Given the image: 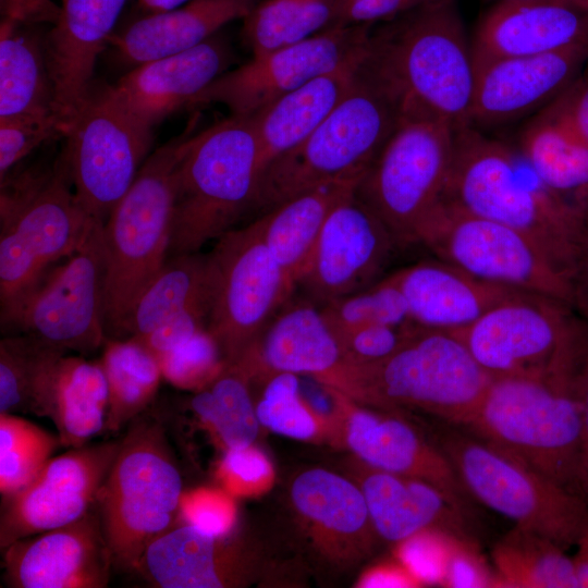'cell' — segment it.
Instances as JSON below:
<instances>
[{"instance_id": "obj_1", "label": "cell", "mask_w": 588, "mask_h": 588, "mask_svg": "<svg viewBox=\"0 0 588 588\" xmlns=\"http://www.w3.org/2000/svg\"><path fill=\"white\" fill-rule=\"evenodd\" d=\"M441 200L526 234L571 281L585 220L548 188L517 147L473 125L457 130Z\"/></svg>"}, {"instance_id": "obj_2", "label": "cell", "mask_w": 588, "mask_h": 588, "mask_svg": "<svg viewBox=\"0 0 588 588\" xmlns=\"http://www.w3.org/2000/svg\"><path fill=\"white\" fill-rule=\"evenodd\" d=\"M403 110L401 95L366 53L347 94L326 120L261 171L250 220L321 184L359 182Z\"/></svg>"}, {"instance_id": "obj_3", "label": "cell", "mask_w": 588, "mask_h": 588, "mask_svg": "<svg viewBox=\"0 0 588 588\" xmlns=\"http://www.w3.org/2000/svg\"><path fill=\"white\" fill-rule=\"evenodd\" d=\"M578 358L550 376L492 378L460 427L580 495Z\"/></svg>"}, {"instance_id": "obj_4", "label": "cell", "mask_w": 588, "mask_h": 588, "mask_svg": "<svg viewBox=\"0 0 588 588\" xmlns=\"http://www.w3.org/2000/svg\"><path fill=\"white\" fill-rule=\"evenodd\" d=\"M367 57L404 106L456 131L471 125L476 70L456 0H443L370 29Z\"/></svg>"}, {"instance_id": "obj_5", "label": "cell", "mask_w": 588, "mask_h": 588, "mask_svg": "<svg viewBox=\"0 0 588 588\" xmlns=\"http://www.w3.org/2000/svg\"><path fill=\"white\" fill-rule=\"evenodd\" d=\"M192 127L156 149L103 223L105 330L124 339L132 309L169 254L177 173Z\"/></svg>"}, {"instance_id": "obj_6", "label": "cell", "mask_w": 588, "mask_h": 588, "mask_svg": "<svg viewBox=\"0 0 588 588\" xmlns=\"http://www.w3.org/2000/svg\"><path fill=\"white\" fill-rule=\"evenodd\" d=\"M259 155L253 117L231 115L192 135L177 173L168 257L198 253L250 216Z\"/></svg>"}, {"instance_id": "obj_7", "label": "cell", "mask_w": 588, "mask_h": 588, "mask_svg": "<svg viewBox=\"0 0 588 588\" xmlns=\"http://www.w3.org/2000/svg\"><path fill=\"white\" fill-rule=\"evenodd\" d=\"M182 495L166 427L142 414L121 438L96 502L115 571L133 573L148 546L176 525Z\"/></svg>"}, {"instance_id": "obj_8", "label": "cell", "mask_w": 588, "mask_h": 588, "mask_svg": "<svg viewBox=\"0 0 588 588\" xmlns=\"http://www.w3.org/2000/svg\"><path fill=\"white\" fill-rule=\"evenodd\" d=\"M491 379L453 332L417 327L389 357L354 364L352 400L381 409L416 408L461 426Z\"/></svg>"}, {"instance_id": "obj_9", "label": "cell", "mask_w": 588, "mask_h": 588, "mask_svg": "<svg viewBox=\"0 0 588 588\" xmlns=\"http://www.w3.org/2000/svg\"><path fill=\"white\" fill-rule=\"evenodd\" d=\"M469 497L564 549L588 532V502L499 448L443 421L434 438Z\"/></svg>"}, {"instance_id": "obj_10", "label": "cell", "mask_w": 588, "mask_h": 588, "mask_svg": "<svg viewBox=\"0 0 588 588\" xmlns=\"http://www.w3.org/2000/svg\"><path fill=\"white\" fill-rule=\"evenodd\" d=\"M456 130L421 109L404 106L355 195L389 228L399 245L415 244L418 228L441 201L455 154Z\"/></svg>"}, {"instance_id": "obj_11", "label": "cell", "mask_w": 588, "mask_h": 588, "mask_svg": "<svg viewBox=\"0 0 588 588\" xmlns=\"http://www.w3.org/2000/svg\"><path fill=\"white\" fill-rule=\"evenodd\" d=\"M151 131L113 85L93 83L68 123L61 152L75 196L93 219L105 223L128 191L149 156Z\"/></svg>"}, {"instance_id": "obj_12", "label": "cell", "mask_w": 588, "mask_h": 588, "mask_svg": "<svg viewBox=\"0 0 588 588\" xmlns=\"http://www.w3.org/2000/svg\"><path fill=\"white\" fill-rule=\"evenodd\" d=\"M585 327L568 303L519 291L453 333L491 378L544 377L575 360Z\"/></svg>"}, {"instance_id": "obj_13", "label": "cell", "mask_w": 588, "mask_h": 588, "mask_svg": "<svg viewBox=\"0 0 588 588\" xmlns=\"http://www.w3.org/2000/svg\"><path fill=\"white\" fill-rule=\"evenodd\" d=\"M415 244L480 280L572 305L569 279L529 236L444 200L422 221Z\"/></svg>"}, {"instance_id": "obj_14", "label": "cell", "mask_w": 588, "mask_h": 588, "mask_svg": "<svg viewBox=\"0 0 588 588\" xmlns=\"http://www.w3.org/2000/svg\"><path fill=\"white\" fill-rule=\"evenodd\" d=\"M207 255V331L231 365L295 294L296 286L269 252L255 219L221 235Z\"/></svg>"}, {"instance_id": "obj_15", "label": "cell", "mask_w": 588, "mask_h": 588, "mask_svg": "<svg viewBox=\"0 0 588 588\" xmlns=\"http://www.w3.org/2000/svg\"><path fill=\"white\" fill-rule=\"evenodd\" d=\"M107 259L103 222L81 247L1 315L2 328L33 336L61 352L88 355L102 347Z\"/></svg>"}, {"instance_id": "obj_16", "label": "cell", "mask_w": 588, "mask_h": 588, "mask_svg": "<svg viewBox=\"0 0 588 588\" xmlns=\"http://www.w3.org/2000/svg\"><path fill=\"white\" fill-rule=\"evenodd\" d=\"M97 221L79 205L60 154L38 188L0 222V314L73 255Z\"/></svg>"}, {"instance_id": "obj_17", "label": "cell", "mask_w": 588, "mask_h": 588, "mask_svg": "<svg viewBox=\"0 0 588 588\" xmlns=\"http://www.w3.org/2000/svg\"><path fill=\"white\" fill-rule=\"evenodd\" d=\"M373 25L331 27L226 71L193 102L222 103L237 117H254L310 79L362 56Z\"/></svg>"}, {"instance_id": "obj_18", "label": "cell", "mask_w": 588, "mask_h": 588, "mask_svg": "<svg viewBox=\"0 0 588 588\" xmlns=\"http://www.w3.org/2000/svg\"><path fill=\"white\" fill-rule=\"evenodd\" d=\"M121 439L72 448L51 457L21 490L2 498L0 548L71 524L97 502Z\"/></svg>"}, {"instance_id": "obj_19", "label": "cell", "mask_w": 588, "mask_h": 588, "mask_svg": "<svg viewBox=\"0 0 588 588\" xmlns=\"http://www.w3.org/2000/svg\"><path fill=\"white\" fill-rule=\"evenodd\" d=\"M397 245L354 192L329 213L297 287L318 306L355 293L381 279Z\"/></svg>"}, {"instance_id": "obj_20", "label": "cell", "mask_w": 588, "mask_h": 588, "mask_svg": "<svg viewBox=\"0 0 588 588\" xmlns=\"http://www.w3.org/2000/svg\"><path fill=\"white\" fill-rule=\"evenodd\" d=\"M231 365L250 382L280 372L308 375L341 393L347 390L352 366L320 306L295 294Z\"/></svg>"}, {"instance_id": "obj_21", "label": "cell", "mask_w": 588, "mask_h": 588, "mask_svg": "<svg viewBox=\"0 0 588 588\" xmlns=\"http://www.w3.org/2000/svg\"><path fill=\"white\" fill-rule=\"evenodd\" d=\"M2 551L3 578L11 588H105L113 568L96 505L71 524Z\"/></svg>"}, {"instance_id": "obj_22", "label": "cell", "mask_w": 588, "mask_h": 588, "mask_svg": "<svg viewBox=\"0 0 588 588\" xmlns=\"http://www.w3.org/2000/svg\"><path fill=\"white\" fill-rule=\"evenodd\" d=\"M588 63V42L538 56L502 59L476 70L473 126L500 125L540 111Z\"/></svg>"}, {"instance_id": "obj_23", "label": "cell", "mask_w": 588, "mask_h": 588, "mask_svg": "<svg viewBox=\"0 0 588 588\" xmlns=\"http://www.w3.org/2000/svg\"><path fill=\"white\" fill-rule=\"evenodd\" d=\"M346 416L347 446L367 466L429 481L468 506L469 494L436 443L390 409L373 412L350 405V397L329 389Z\"/></svg>"}, {"instance_id": "obj_24", "label": "cell", "mask_w": 588, "mask_h": 588, "mask_svg": "<svg viewBox=\"0 0 588 588\" xmlns=\"http://www.w3.org/2000/svg\"><path fill=\"white\" fill-rule=\"evenodd\" d=\"M588 42V11L574 0L500 1L471 41L475 70L490 62L544 54Z\"/></svg>"}, {"instance_id": "obj_25", "label": "cell", "mask_w": 588, "mask_h": 588, "mask_svg": "<svg viewBox=\"0 0 588 588\" xmlns=\"http://www.w3.org/2000/svg\"><path fill=\"white\" fill-rule=\"evenodd\" d=\"M234 60L230 41L217 33L197 46L135 65L113 87L123 103L154 127L180 109L192 107Z\"/></svg>"}, {"instance_id": "obj_26", "label": "cell", "mask_w": 588, "mask_h": 588, "mask_svg": "<svg viewBox=\"0 0 588 588\" xmlns=\"http://www.w3.org/2000/svg\"><path fill=\"white\" fill-rule=\"evenodd\" d=\"M250 566L238 539L181 523L148 546L133 573L157 588H224L245 584Z\"/></svg>"}, {"instance_id": "obj_27", "label": "cell", "mask_w": 588, "mask_h": 588, "mask_svg": "<svg viewBox=\"0 0 588 588\" xmlns=\"http://www.w3.org/2000/svg\"><path fill=\"white\" fill-rule=\"evenodd\" d=\"M126 0H61L45 37L56 107L68 124L93 85L96 61L109 44Z\"/></svg>"}, {"instance_id": "obj_28", "label": "cell", "mask_w": 588, "mask_h": 588, "mask_svg": "<svg viewBox=\"0 0 588 588\" xmlns=\"http://www.w3.org/2000/svg\"><path fill=\"white\" fill-rule=\"evenodd\" d=\"M365 467L359 488L381 539L396 543L427 528L473 538L468 506L455 497L424 479Z\"/></svg>"}, {"instance_id": "obj_29", "label": "cell", "mask_w": 588, "mask_h": 588, "mask_svg": "<svg viewBox=\"0 0 588 588\" xmlns=\"http://www.w3.org/2000/svg\"><path fill=\"white\" fill-rule=\"evenodd\" d=\"M391 274L416 326L451 332L471 324L503 299L523 291L480 280L436 257Z\"/></svg>"}, {"instance_id": "obj_30", "label": "cell", "mask_w": 588, "mask_h": 588, "mask_svg": "<svg viewBox=\"0 0 588 588\" xmlns=\"http://www.w3.org/2000/svg\"><path fill=\"white\" fill-rule=\"evenodd\" d=\"M260 0H191L167 12L145 14L109 44L133 66L199 45L228 23L243 20ZM108 44V45H109Z\"/></svg>"}, {"instance_id": "obj_31", "label": "cell", "mask_w": 588, "mask_h": 588, "mask_svg": "<svg viewBox=\"0 0 588 588\" xmlns=\"http://www.w3.org/2000/svg\"><path fill=\"white\" fill-rule=\"evenodd\" d=\"M366 53L367 50L310 79L253 117L259 142L260 173L271 161L298 146L326 120L347 94Z\"/></svg>"}, {"instance_id": "obj_32", "label": "cell", "mask_w": 588, "mask_h": 588, "mask_svg": "<svg viewBox=\"0 0 588 588\" xmlns=\"http://www.w3.org/2000/svg\"><path fill=\"white\" fill-rule=\"evenodd\" d=\"M108 403V383L99 360L62 354L47 380L41 417L52 420L62 446L81 448L103 431Z\"/></svg>"}, {"instance_id": "obj_33", "label": "cell", "mask_w": 588, "mask_h": 588, "mask_svg": "<svg viewBox=\"0 0 588 588\" xmlns=\"http://www.w3.org/2000/svg\"><path fill=\"white\" fill-rule=\"evenodd\" d=\"M290 497L319 540L341 546L356 542L365 552L372 548L377 532L359 486L330 470L311 468L295 477Z\"/></svg>"}, {"instance_id": "obj_34", "label": "cell", "mask_w": 588, "mask_h": 588, "mask_svg": "<svg viewBox=\"0 0 588 588\" xmlns=\"http://www.w3.org/2000/svg\"><path fill=\"white\" fill-rule=\"evenodd\" d=\"M357 184L324 183L255 218L269 252L296 289L329 213Z\"/></svg>"}, {"instance_id": "obj_35", "label": "cell", "mask_w": 588, "mask_h": 588, "mask_svg": "<svg viewBox=\"0 0 588 588\" xmlns=\"http://www.w3.org/2000/svg\"><path fill=\"white\" fill-rule=\"evenodd\" d=\"M23 24L24 21L1 19L0 120L59 115L45 37Z\"/></svg>"}, {"instance_id": "obj_36", "label": "cell", "mask_w": 588, "mask_h": 588, "mask_svg": "<svg viewBox=\"0 0 588 588\" xmlns=\"http://www.w3.org/2000/svg\"><path fill=\"white\" fill-rule=\"evenodd\" d=\"M517 148L548 188L586 220L588 144L542 109L523 130Z\"/></svg>"}, {"instance_id": "obj_37", "label": "cell", "mask_w": 588, "mask_h": 588, "mask_svg": "<svg viewBox=\"0 0 588 588\" xmlns=\"http://www.w3.org/2000/svg\"><path fill=\"white\" fill-rule=\"evenodd\" d=\"M195 307L210 311V267L207 254L170 256L137 298L124 339L147 334L170 317Z\"/></svg>"}, {"instance_id": "obj_38", "label": "cell", "mask_w": 588, "mask_h": 588, "mask_svg": "<svg viewBox=\"0 0 588 588\" xmlns=\"http://www.w3.org/2000/svg\"><path fill=\"white\" fill-rule=\"evenodd\" d=\"M99 363L109 391L103 431L117 432L154 402L162 373L157 357L132 339L107 338Z\"/></svg>"}, {"instance_id": "obj_39", "label": "cell", "mask_w": 588, "mask_h": 588, "mask_svg": "<svg viewBox=\"0 0 588 588\" xmlns=\"http://www.w3.org/2000/svg\"><path fill=\"white\" fill-rule=\"evenodd\" d=\"M492 562L500 588H577L566 549L518 526L495 542Z\"/></svg>"}, {"instance_id": "obj_40", "label": "cell", "mask_w": 588, "mask_h": 588, "mask_svg": "<svg viewBox=\"0 0 588 588\" xmlns=\"http://www.w3.org/2000/svg\"><path fill=\"white\" fill-rule=\"evenodd\" d=\"M249 384L250 380L236 365H226L189 400L195 418L224 452L252 445L257 438L260 424Z\"/></svg>"}, {"instance_id": "obj_41", "label": "cell", "mask_w": 588, "mask_h": 588, "mask_svg": "<svg viewBox=\"0 0 588 588\" xmlns=\"http://www.w3.org/2000/svg\"><path fill=\"white\" fill-rule=\"evenodd\" d=\"M341 0H260L242 20L253 57L303 41L331 28Z\"/></svg>"}, {"instance_id": "obj_42", "label": "cell", "mask_w": 588, "mask_h": 588, "mask_svg": "<svg viewBox=\"0 0 588 588\" xmlns=\"http://www.w3.org/2000/svg\"><path fill=\"white\" fill-rule=\"evenodd\" d=\"M63 353L26 334L3 338L0 341V414L38 416L47 372Z\"/></svg>"}, {"instance_id": "obj_43", "label": "cell", "mask_w": 588, "mask_h": 588, "mask_svg": "<svg viewBox=\"0 0 588 588\" xmlns=\"http://www.w3.org/2000/svg\"><path fill=\"white\" fill-rule=\"evenodd\" d=\"M61 445L54 437L15 414H0V492L2 498L28 485Z\"/></svg>"}, {"instance_id": "obj_44", "label": "cell", "mask_w": 588, "mask_h": 588, "mask_svg": "<svg viewBox=\"0 0 588 588\" xmlns=\"http://www.w3.org/2000/svg\"><path fill=\"white\" fill-rule=\"evenodd\" d=\"M320 309L334 334L369 324L414 323L391 273L363 290L320 306Z\"/></svg>"}, {"instance_id": "obj_45", "label": "cell", "mask_w": 588, "mask_h": 588, "mask_svg": "<svg viewBox=\"0 0 588 588\" xmlns=\"http://www.w3.org/2000/svg\"><path fill=\"white\" fill-rule=\"evenodd\" d=\"M265 383L255 404L258 421L271 431L298 440L318 434L319 420L303 400L297 375L280 372L260 380Z\"/></svg>"}, {"instance_id": "obj_46", "label": "cell", "mask_w": 588, "mask_h": 588, "mask_svg": "<svg viewBox=\"0 0 588 588\" xmlns=\"http://www.w3.org/2000/svg\"><path fill=\"white\" fill-rule=\"evenodd\" d=\"M162 378L175 388L198 391L213 381L226 362L207 330L158 358Z\"/></svg>"}, {"instance_id": "obj_47", "label": "cell", "mask_w": 588, "mask_h": 588, "mask_svg": "<svg viewBox=\"0 0 588 588\" xmlns=\"http://www.w3.org/2000/svg\"><path fill=\"white\" fill-rule=\"evenodd\" d=\"M456 537L462 536L439 528L422 529L395 543V558L422 586L443 587Z\"/></svg>"}, {"instance_id": "obj_48", "label": "cell", "mask_w": 588, "mask_h": 588, "mask_svg": "<svg viewBox=\"0 0 588 588\" xmlns=\"http://www.w3.org/2000/svg\"><path fill=\"white\" fill-rule=\"evenodd\" d=\"M66 123L60 115H26L0 120V180L41 144L64 137Z\"/></svg>"}, {"instance_id": "obj_49", "label": "cell", "mask_w": 588, "mask_h": 588, "mask_svg": "<svg viewBox=\"0 0 588 588\" xmlns=\"http://www.w3.org/2000/svg\"><path fill=\"white\" fill-rule=\"evenodd\" d=\"M418 326L369 324L335 334L345 359L355 365L380 362L397 351Z\"/></svg>"}, {"instance_id": "obj_50", "label": "cell", "mask_w": 588, "mask_h": 588, "mask_svg": "<svg viewBox=\"0 0 588 588\" xmlns=\"http://www.w3.org/2000/svg\"><path fill=\"white\" fill-rule=\"evenodd\" d=\"M232 495L224 489L199 488L184 493L179 516L183 523L215 536H226L235 523Z\"/></svg>"}, {"instance_id": "obj_51", "label": "cell", "mask_w": 588, "mask_h": 588, "mask_svg": "<svg viewBox=\"0 0 588 588\" xmlns=\"http://www.w3.org/2000/svg\"><path fill=\"white\" fill-rule=\"evenodd\" d=\"M217 475L231 495H250L267 487L272 467L267 456L253 444L224 452Z\"/></svg>"}, {"instance_id": "obj_52", "label": "cell", "mask_w": 588, "mask_h": 588, "mask_svg": "<svg viewBox=\"0 0 588 588\" xmlns=\"http://www.w3.org/2000/svg\"><path fill=\"white\" fill-rule=\"evenodd\" d=\"M443 587L500 588L493 566L481 555L474 538H455Z\"/></svg>"}, {"instance_id": "obj_53", "label": "cell", "mask_w": 588, "mask_h": 588, "mask_svg": "<svg viewBox=\"0 0 588 588\" xmlns=\"http://www.w3.org/2000/svg\"><path fill=\"white\" fill-rule=\"evenodd\" d=\"M208 317L207 307L186 309L164 320L147 334L132 340L143 345L158 359L200 331L207 330Z\"/></svg>"}, {"instance_id": "obj_54", "label": "cell", "mask_w": 588, "mask_h": 588, "mask_svg": "<svg viewBox=\"0 0 588 588\" xmlns=\"http://www.w3.org/2000/svg\"><path fill=\"white\" fill-rule=\"evenodd\" d=\"M443 0H341L332 27L387 22Z\"/></svg>"}, {"instance_id": "obj_55", "label": "cell", "mask_w": 588, "mask_h": 588, "mask_svg": "<svg viewBox=\"0 0 588 588\" xmlns=\"http://www.w3.org/2000/svg\"><path fill=\"white\" fill-rule=\"evenodd\" d=\"M543 109L588 144V63L576 79Z\"/></svg>"}, {"instance_id": "obj_56", "label": "cell", "mask_w": 588, "mask_h": 588, "mask_svg": "<svg viewBox=\"0 0 588 588\" xmlns=\"http://www.w3.org/2000/svg\"><path fill=\"white\" fill-rule=\"evenodd\" d=\"M577 388L583 416V461L579 481L580 495L588 502V323L584 333L578 366Z\"/></svg>"}, {"instance_id": "obj_57", "label": "cell", "mask_w": 588, "mask_h": 588, "mask_svg": "<svg viewBox=\"0 0 588 588\" xmlns=\"http://www.w3.org/2000/svg\"><path fill=\"white\" fill-rule=\"evenodd\" d=\"M364 588H414L422 586L395 558L370 567L358 581Z\"/></svg>"}, {"instance_id": "obj_58", "label": "cell", "mask_w": 588, "mask_h": 588, "mask_svg": "<svg viewBox=\"0 0 588 588\" xmlns=\"http://www.w3.org/2000/svg\"><path fill=\"white\" fill-rule=\"evenodd\" d=\"M571 284L573 308L588 323V217L585 220Z\"/></svg>"}, {"instance_id": "obj_59", "label": "cell", "mask_w": 588, "mask_h": 588, "mask_svg": "<svg viewBox=\"0 0 588 588\" xmlns=\"http://www.w3.org/2000/svg\"><path fill=\"white\" fill-rule=\"evenodd\" d=\"M2 19L28 21L41 10L38 0H0Z\"/></svg>"}, {"instance_id": "obj_60", "label": "cell", "mask_w": 588, "mask_h": 588, "mask_svg": "<svg viewBox=\"0 0 588 588\" xmlns=\"http://www.w3.org/2000/svg\"><path fill=\"white\" fill-rule=\"evenodd\" d=\"M572 555L577 588H588V532L574 547Z\"/></svg>"}, {"instance_id": "obj_61", "label": "cell", "mask_w": 588, "mask_h": 588, "mask_svg": "<svg viewBox=\"0 0 588 588\" xmlns=\"http://www.w3.org/2000/svg\"><path fill=\"white\" fill-rule=\"evenodd\" d=\"M191 0H138L146 14L161 13L174 10Z\"/></svg>"}, {"instance_id": "obj_62", "label": "cell", "mask_w": 588, "mask_h": 588, "mask_svg": "<svg viewBox=\"0 0 588 588\" xmlns=\"http://www.w3.org/2000/svg\"><path fill=\"white\" fill-rule=\"evenodd\" d=\"M574 1L588 11V0H574Z\"/></svg>"}, {"instance_id": "obj_63", "label": "cell", "mask_w": 588, "mask_h": 588, "mask_svg": "<svg viewBox=\"0 0 588 588\" xmlns=\"http://www.w3.org/2000/svg\"><path fill=\"white\" fill-rule=\"evenodd\" d=\"M500 1H510V0H498V2H500Z\"/></svg>"}]
</instances>
